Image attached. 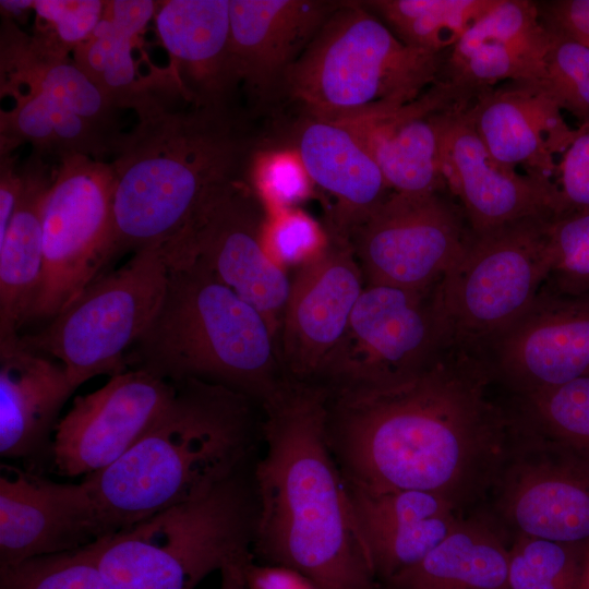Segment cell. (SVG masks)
<instances>
[{"label":"cell","instance_id":"cell-11","mask_svg":"<svg viewBox=\"0 0 589 589\" xmlns=\"http://www.w3.org/2000/svg\"><path fill=\"white\" fill-rule=\"evenodd\" d=\"M111 163L58 161L43 208V273L28 321L53 318L100 275L112 226Z\"/></svg>","mask_w":589,"mask_h":589},{"label":"cell","instance_id":"cell-3","mask_svg":"<svg viewBox=\"0 0 589 589\" xmlns=\"http://www.w3.org/2000/svg\"><path fill=\"white\" fill-rule=\"evenodd\" d=\"M249 115L161 106L137 117L112 157V226L103 269L116 256L164 245L190 230L223 193L247 180L255 149Z\"/></svg>","mask_w":589,"mask_h":589},{"label":"cell","instance_id":"cell-15","mask_svg":"<svg viewBox=\"0 0 589 589\" xmlns=\"http://www.w3.org/2000/svg\"><path fill=\"white\" fill-rule=\"evenodd\" d=\"M492 376L517 396L589 374V291L545 286L531 305L479 349Z\"/></svg>","mask_w":589,"mask_h":589},{"label":"cell","instance_id":"cell-24","mask_svg":"<svg viewBox=\"0 0 589 589\" xmlns=\"http://www.w3.org/2000/svg\"><path fill=\"white\" fill-rule=\"evenodd\" d=\"M550 40L538 1L495 0L446 52L438 81L473 97L504 82L539 81Z\"/></svg>","mask_w":589,"mask_h":589},{"label":"cell","instance_id":"cell-38","mask_svg":"<svg viewBox=\"0 0 589 589\" xmlns=\"http://www.w3.org/2000/svg\"><path fill=\"white\" fill-rule=\"evenodd\" d=\"M550 34L544 73L538 82L562 111L577 119L578 125L589 123V47Z\"/></svg>","mask_w":589,"mask_h":589},{"label":"cell","instance_id":"cell-16","mask_svg":"<svg viewBox=\"0 0 589 589\" xmlns=\"http://www.w3.org/2000/svg\"><path fill=\"white\" fill-rule=\"evenodd\" d=\"M266 216L265 206L245 180L217 197L177 239V245L255 308L276 336L291 280L265 248Z\"/></svg>","mask_w":589,"mask_h":589},{"label":"cell","instance_id":"cell-29","mask_svg":"<svg viewBox=\"0 0 589 589\" xmlns=\"http://www.w3.org/2000/svg\"><path fill=\"white\" fill-rule=\"evenodd\" d=\"M287 143L298 151L314 187L334 201L329 236L348 240L393 192L366 149L340 123L301 115Z\"/></svg>","mask_w":589,"mask_h":589},{"label":"cell","instance_id":"cell-42","mask_svg":"<svg viewBox=\"0 0 589 589\" xmlns=\"http://www.w3.org/2000/svg\"><path fill=\"white\" fill-rule=\"evenodd\" d=\"M538 9L550 32L589 47V0L538 1Z\"/></svg>","mask_w":589,"mask_h":589},{"label":"cell","instance_id":"cell-14","mask_svg":"<svg viewBox=\"0 0 589 589\" xmlns=\"http://www.w3.org/2000/svg\"><path fill=\"white\" fill-rule=\"evenodd\" d=\"M494 482L518 537L589 545V460L514 426Z\"/></svg>","mask_w":589,"mask_h":589},{"label":"cell","instance_id":"cell-32","mask_svg":"<svg viewBox=\"0 0 589 589\" xmlns=\"http://www.w3.org/2000/svg\"><path fill=\"white\" fill-rule=\"evenodd\" d=\"M495 0H369L365 8L406 45L433 53L450 50Z\"/></svg>","mask_w":589,"mask_h":589},{"label":"cell","instance_id":"cell-7","mask_svg":"<svg viewBox=\"0 0 589 589\" xmlns=\"http://www.w3.org/2000/svg\"><path fill=\"white\" fill-rule=\"evenodd\" d=\"M257 504L244 467L184 502L82 548L116 589H194L253 562Z\"/></svg>","mask_w":589,"mask_h":589},{"label":"cell","instance_id":"cell-12","mask_svg":"<svg viewBox=\"0 0 589 589\" xmlns=\"http://www.w3.org/2000/svg\"><path fill=\"white\" fill-rule=\"evenodd\" d=\"M470 235L448 192H392L350 233L365 285L426 290L458 259Z\"/></svg>","mask_w":589,"mask_h":589},{"label":"cell","instance_id":"cell-19","mask_svg":"<svg viewBox=\"0 0 589 589\" xmlns=\"http://www.w3.org/2000/svg\"><path fill=\"white\" fill-rule=\"evenodd\" d=\"M468 105L442 113L440 159L447 191L470 230L480 233L531 216L556 215L553 180L498 163L477 134Z\"/></svg>","mask_w":589,"mask_h":589},{"label":"cell","instance_id":"cell-39","mask_svg":"<svg viewBox=\"0 0 589 589\" xmlns=\"http://www.w3.org/2000/svg\"><path fill=\"white\" fill-rule=\"evenodd\" d=\"M105 7L103 0H35L31 37L41 49L70 57L96 28Z\"/></svg>","mask_w":589,"mask_h":589},{"label":"cell","instance_id":"cell-40","mask_svg":"<svg viewBox=\"0 0 589 589\" xmlns=\"http://www.w3.org/2000/svg\"><path fill=\"white\" fill-rule=\"evenodd\" d=\"M263 240L269 255L281 266L303 265L327 245L329 236L309 214L297 208L267 212Z\"/></svg>","mask_w":589,"mask_h":589},{"label":"cell","instance_id":"cell-8","mask_svg":"<svg viewBox=\"0 0 589 589\" xmlns=\"http://www.w3.org/2000/svg\"><path fill=\"white\" fill-rule=\"evenodd\" d=\"M0 92L13 99L0 110V154L22 144L58 161L83 155L105 161L122 140L118 111L72 57L52 55L10 19L0 31Z\"/></svg>","mask_w":589,"mask_h":589},{"label":"cell","instance_id":"cell-45","mask_svg":"<svg viewBox=\"0 0 589 589\" xmlns=\"http://www.w3.org/2000/svg\"><path fill=\"white\" fill-rule=\"evenodd\" d=\"M1 14L4 19L13 21L15 16H21L29 9H34L33 0H1L0 1Z\"/></svg>","mask_w":589,"mask_h":589},{"label":"cell","instance_id":"cell-17","mask_svg":"<svg viewBox=\"0 0 589 589\" xmlns=\"http://www.w3.org/2000/svg\"><path fill=\"white\" fill-rule=\"evenodd\" d=\"M175 393V382L128 369L97 390L76 396L56 426L51 469L71 478L110 466L146 433Z\"/></svg>","mask_w":589,"mask_h":589},{"label":"cell","instance_id":"cell-4","mask_svg":"<svg viewBox=\"0 0 589 589\" xmlns=\"http://www.w3.org/2000/svg\"><path fill=\"white\" fill-rule=\"evenodd\" d=\"M175 384L171 401L146 433L117 461L84 477L109 534L204 496L251 455L252 399L196 378Z\"/></svg>","mask_w":589,"mask_h":589},{"label":"cell","instance_id":"cell-22","mask_svg":"<svg viewBox=\"0 0 589 589\" xmlns=\"http://www.w3.org/2000/svg\"><path fill=\"white\" fill-rule=\"evenodd\" d=\"M155 24L180 99L187 106L213 111L240 110L230 0L159 1Z\"/></svg>","mask_w":589,"mask_h":589},{"label":"cell","instance_id":"cell-13","mask_svg":"<svg viewBox=\"0 0 589 589\" xmlns=\"http://www.w3.org/2000/svg\"><path fill=\"white\" fill-rule=\"evenodd\" d=\"M436 284L422 291L365 285L318 383H382L430 363L452 341L437 305Z\"/></svg>","mask_w":589,"mask_h":589},{"label":"cell","instance_id":"cell-25","mask_svg":"<svg viewBox=\"0 0 589 589\" xmlns=\"http://www.w3.org/2000/svg\"><path fill=\"white\" fill-rule=\"evenodd\" d=\"M466 112L498 163L552 180L576 134L538 81H509L483 91Z\"/></svg>","mask_w":589,"mask_h":589},{"label":"cell","instance_id":"cell-10","mask_svg":"<svg viewBox=\"0 0 589 589\" xmlns=\"http://www.w3.org/2000/svg\"><path fill=\"white\" fill-rule=\"evenodd\" d=\"M554 215L531 216L474 233L436 284L452 340L480 349L520 316L548 281V229Z\"/></svg>","mask_w":589,"mask_h":589},{"label":"cell","instance_id":"cell-41","mask_svg":"<svg viewBox=\"0 0 589 589\" xmlns=\"http://www.w3.org/2000/svg\"><path fill=\"white\" fill-rule=\"evenodd\" d=\"M553 182L557 214L589 208V123L576 128L573 141L557 159Z\"/></svg>","mask_w":589,"mask_h":589},{"label":"cell","instance_id":"cell-36","mask_svg":"<svg viewBox=\"0 0 589 589\" xmlns=\"http://www.w3.org/2000/svg\"><path fill=\"white\" fill-rule=\"evenodd\" d=\"M0 589H116L80 549L0 567Z\"/></svg>","mask_w":589,"mask_h":589},{"label":"cell","instance_id":"cell-2","mask_svg":"<svg viewBox=\"0 0 589 589\" xmlns=\"http://www.w3.org/2000/svg\"><path fill=\"white\" fill-rule=\"evenodd\" d=\"M261 406L253 555L321 589H381L328 442L327 387L286 376Z\"/></svg>","mask_w":589,"mask_h":589},{"label":"cell","instance_id":"cell-1","mask_svg":"<svg viewBox=\"0 0 589 589\" xmlns=\"http://www.w3.org/2000/svg\"><path fill=\"white\" fill-rule=\"evenodd\" d=\"M492 383L480 351L452 340L405 377L325 385L327 437L345 479L434 493L457 508L494 481L510 446Z\"/></svg>","mask_w":589,"mask_h":589},{"label":"cell","instance_id":"cell-44","mask_svg":"<svg viewBox=\"0 0 589 589\" xmlns=\"http://www.w3.org/2000/svg\"><path fill=\"white\" fill-rule=\"evenodd\" d=\"M21 190L20 166L13 154H0V237L14 213Z\"/></svg>","mask_w":589,"mask_h":589},{"label":"cell","instance_id":"cell-47","mask_svg":"<svg viewBox=\"0 0 589 589\" xmlns=\"http://www.w3.org/2000/svg\"><path fill=\"white\" fill-rule=\"evenodd\" d=\"M586 589H589V564H588L587 577H586Z\"/></svg>","mask_w":589,"mask_h":589},{"label":"cell","instance_id":"cell-20","mask_svg":"<svg viewBox=\"0 0 589 589\" xmlns=\"http://www.w3.org/2000/svg\"><path fill=\"white\" fill-rule=\"evenodd\" d=\"M87 483L0 466V567L76 551L108 536Z\"/></svg>","mask_w":589,"mask_h":589},{"label":"cell","instance_id":"cell-35","mask_svg":"<svg viewBox=\"0 0 589 589\" xmlns=\"http://www.w3.org/2000/svg\"><path fill=\"white\" fill-rule=\"evenodd\" d=\"M247 181L267 212L296 207L314 188L298 151L288 143L262 142L251 158Z\"/></svg>","mask_w":589,"mask_h":589},{"label":"cell","instance_id":"cell-30","mask_svg":"<svg viewBox=\"0 0 589 589\" xmlns=\"http://www.w3.org/2000/svg\"><path fill=\"white\" fill-rule=\"evenodd\" d=\"M53 170L34 153L20 166L17 203L0 237V340L19 337L37 296L44 261L43 208Z\"/></svg>","mask_w":589,"mask_h":589},{"label":"cell","instance_id":"cell-23","mask_svg":"<svg viewBox=\"0 0 589 589\" xmlns=\"http://www.w3.org/2000/svg\"><path fill=\"white\" fill-rule=\"evenodd\" d=\"M472 99L467 91L437 81L395 110L340 124L366 149L393 192H448L441 170V116Z\"/></svg>","mask_w":589,"mask_h":589},{"label":"cell","instance_id":"cell-27","mask_svg":"<svg viewBox=\"0 0 589 589\" xmlns=\"http://www.w3.org/2000/svg\"><path fill=\"white\" fill-rule=\"evenodd\" d=\"M346 483L381 585L422 561L460 520L456 507L434 493L375 489L348 480Z\"/></svg>","mask_w":589,"mask_h":589},{"label":"cell","instance_id":"cell-18","mask_svg":"<svg viewBox=\"0 0 589 589\" xmlns=\"http://www.w3.org/2000/svg\"><path fill=\"white\" fill-rule=\"evenodd\" d=\"M363 283L350 242L337 237L329 236L325 249L300 266L279 328V358L287 377L321 381L346 334Z\"/></svg>","mask_w":589,"mask_h":589},{"label":"cell","instance_id":"cell-21","mask_svg":"<svg viewBox=\"0 0 589 589\" xmlns=\"http://www.w3.org/2000/svg\"><path fill=\"white\" fill-rule=\"evenodd\" d=\"M340 3L230 0L232 56L250 112L283 100L288 72Z\"/></svg>","mask_w":589,"mask_h":589},{"label":"cell","instance_id":"cell-43","mask_svg":"<svg viewBox=\"0 0 589 589\" xmlns=\"http://www.w3.org/2000/svg\"><path fill=\"white\" fill-rule=\"evenodd\" d=\"M247 589H321L296 569L251 562L244 570Z\"/></svg>","mask_w":589,"mask_h":589},{"label":"cell","instance_id":"cell-46","mask_svg":"<svg viewBox=\"0 0 589 589\" xmlns=\"http://www.w3.org/2000/svg\"><path fill=\"white\" fill-rule=\"evenodd\" d=\"M220 589H247L243 570L226 569L220 572Z\"/></svg>","mask_w":589,"mask_h":589},{"label":"cell","instance_id":"cell-9","mask_svg":"<svg viewBox=\"0 0 589 589\" xmlns=\"http://www.w3.org/2000/svg\"><path fill=\"white\" fill-rule=\"evenodd\" d=\"M163 245L134 252L99 275L40 332L19 336L26 349L55 358L77 388L89 378L128 370V350L157 314L168 283Z\"/></svg>","mask_w":589,"mask_h":589},{"label":"cell","instance_id":"cell-26","mask_svg":"<svg viewBox=\"0 0 589 589\" xmlns=\"http://www.w3.org/2000/svg\"><path fill=\"white\" fill-rule=\"evenodd\" d=\"M76 388L64 366L24 348L19 337L0 340V455L41 473L51 467L59 413Z\"/></svg>","mask_w":589,"mask_h":589},{"label":"cell","instance_id":"cell-34","mask_svg":"<svg viewBox=\"0 0 589 589\" xmlns=\"http://www.w3.org/2000/svg\"><path fill=\"white\" fill-rule=\"evenodd\" d=\"M587 549L518 537L509 550L508 589H586Z\"/></svg>","mask_w":589,"mask_h":589},{"label":"cell","instance_id":"cell-5","mask_svg":"<svg viewBox=\"0 0 589 589\" xmlns=\"http://www.w3.org/2000/svg\"><path fill=\"white\" fill-rule=\"evenodd\" d=\"M163 248L169 268L166 293L127 353L128 366L171 382L223 385L262 405L286 377L267 321L202 261Z\"/></svg>","mask_w":589,"mask_h":589},{"label":"cell","instance_id":"cell-33","mask_svg":"<svg viewBox=\"0 0 589 589\" xmlns=\"http://www.w3.org/2000/svg\"><path fill=\"white\" fill-rule=\"evenodd\" d=\"M516 398L509 413L519 429L589 460V374Z\"/></svg>","mask_w":589,"mask_h":589},{"label":"cell","instance_id":"cell-6","mask_svg":"<svg viewBox=\"0 0 589 589\" xmlns=\"http://www.w3.org/2000/svg\"><path fill=\"white\" fill-rule=\"evenodd\" d=\"M445 55L406 45L362 1H341L288 72L283 100L337 123L384 113L435 84Z\"/></svg>","mask_w":589,"mask_h":589},{"label":"cell","instance_id":"cell-37","mask_svg":"<svg viewBox=\"0 0 589 589\" xmlns=\"http://www.w3.org/2000/svg\"><path fill=\"white\" fill-rule=\"evenodd\" d=\"M548 252L550 274L545 286L572 294L589 291V208L551 218Z\"/></svg>","mask_w":589,"mask_h":589},{"label":"cell","instance_id":"cell-31","mask_svg":"<svg viewBox=\"0 0 589 589\" xmlns=\"http://www.w3.org/2000/svg\"><path fill=\"white\" fill-rule=\"evenodd\" d=\"M509 550L488 525L459 520L418 564L386 589H508Z\"/></svg>","mask_w":589,"mask_h":589},{"label":"cell","instance_id":"cell-28","mask_svg":"<svg viewBox=\"0 0 589 589\" xmlns=\"http://www.w3.org/2000/svg\"><path fill=\"white\" fill-rule=\"evenodd\" d=\"M159 1H106L103 16L91 36L72 53L77 67L119 110L132 109L137 117L179 99L169 69L139 72L134 47Z\"/></svg>","mask_w":589,"mask_h":589}]
</instances>
